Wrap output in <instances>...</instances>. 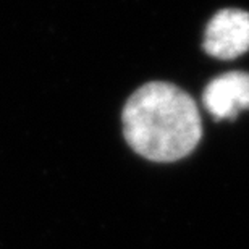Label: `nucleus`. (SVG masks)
<instances>
[{
	"label": "nucleus",
	"mask_w": 249,
	"mask_h": 249,
	"mask_svg": "<svg viewBox=\"0 0 249 249\" xmlns=\"http://www.w3.org/2000/svg\"><path fill=\"white\" fill-rule=\"evenodd\" d=\"M123 134L134 152L152 162H175L201 141L193 97L170 83L152 81L133 92L122 112Z\"/></svg>",
	"instance_id": "nucleus-1"
},
{
	"label": "nucleus",
	"mask_w": 249,
	"mask_h": 249,
	"mask_svg": "<svg viewBox=\"0 0 249 249\" xmlns=\"http://www.w3.org/2000/svg\"><path fill=\"white\" fill-rule=\"evenodd\" d=\"M204 51L209 55L231 60L249 51V13L236 8L220 10L206 28Z\"/></svg>",
	"instance_id": "nucleus-2"
},
{
	"label": "nucleus",
	"mask_w": 249,
	"mask_h": 249,
	"mask_svg": "<svg viewBox=\"0 0 249 249\" xmlns=\"http://www.w3.org/2000/svg\"><path fill=\"white\" fill-rule=\"evenodd\" d=\"M204 107L215 118H235L249 108V73L230 71L207 84L202 96Z\"/></svg>",
	"instance_id": "nucleus-3"
}]
</instances>
